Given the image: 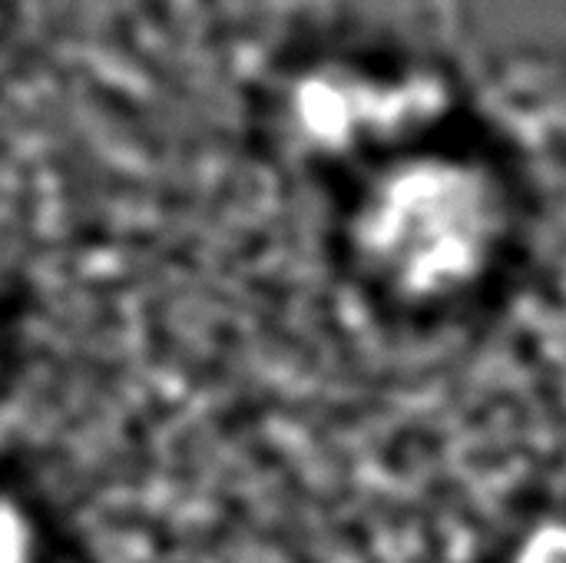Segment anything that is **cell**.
<instances>
[{
	"mask_svg": "<svg viewBox=\"0 0 566 563\" xmlns=\"http://www.w3.org/2000/svg\"><path fill=\"white\" fill-rule=\"evenodd\" d=\"M497 236V199L481 169L458 159H411L381 176L358 216L368 262L408 295L471 282Z\"/></svg>",
	"mask_w": 566,
	"mask_h": 563,
	"instance_id": "6da1fadb",
	"label": "cell"
},
{
	"mask_svg": "<svg viewBox=\"0 0 566 563\" xmlns=\"http://www.w3.org/2000/svg\"><path fill=\"white\" fill-rule=\"evenodd\" d=\"M0 563H40L36 521L7 491H0Z\"/></svg>",
	"mask_w": 566,
	"mask_h": 563,
	"instance_id": "7a4b0ae2",
	"label": "cell"
},
{
	"mask_svg": "<svg viewBox=\"0 0 566 563\" xmlns=\"http://www.w3.org/2000/svg\"><path fill=\"white\" fill-rule=\"evenodd\" d=\"M514 563H566V521H547L534 528L521 541Z\"/></svg>",
	"mask_w": 566,
	"mask_h": 563,
	"instance_id": "3957f363",
	"label": "cell"
}]
</instances>
